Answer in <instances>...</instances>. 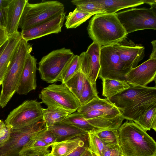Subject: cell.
<instances>
[{
    "label": "cell",
    "instance_id": "d4e9b609",
    "mask_svg": "<svg viewBox=\"0 0 156 156\" xmlns=\"http://www.w3.org/2000/svg\"><path fill=\"white\" fill-rule=\"evenodd\" d=\"M92 14L82 11L76 7L66 17L65 25L67 29L75 28L85 22L91 16Z\"/></svg>",
    "mask_w": 156,
    "mask_h": 156
},
{
    "label": "cell",
    "instance_id": "7c38bea8",
    "mask_svg": "<svg viewBox=\"0 0 156 156\" xmlns=\"http://www.w3.org/2000/svg\"><path fill=\"white\" fill-rule=\"evenodd\" d=\"M63 12L37 25L22 30L21 37L27 42L52 34H57L61 29L65 18Z\"/></svg>",
    "mask_w": 156,
    "mask_h": 156
},
{
    "label": "cell",
    "instance_id": "ba28073f",
    "mask_svg": "<svg viewBox=\"0 0 156 156\" xmlns=\"http://www.w3.org/2000/svg\"><path fill=\"white\" fill-rule=\"evenodd\" d=\"M39 98L48 107L62 109L69 114L75 112L80 105L79 100L65 83H54L44 88Z\"/></svg>",
    "mask_w": 156,
    "mask_h": 156
},
{
    "label": "cell",
    "instance_id": "7a4b0ae2",
    "mask_svg": "<svg viewBox=\"0 0 156 156\" xmlns=\"http://www.w3.org/2000/svg\"><path fill=\"white\" fill-rule=\"evenodd\" d=\"M118 132L124 156H156L155 141L136 123L127 120Z\"/></svg>",
    "mask_w": 156,
    "mask_h": 156
},
{
    "label": "cell",
    "instance_id": "f35d334b",
    "mask_svg": "<svg viewBox=\"0 0 156 156\" xmlns=\"http://www.w3.org/2000/svg\"><path fill=\"white\" fill-rule=\"evenodd\" d=\"M7 11L8 8L0 10V27H6Z\"/></svg>",
    "mask_w": 156,
    "mask_h": 156
},
{
    "label": "cell",
    "instance_id": "603a6c76",
    "mask_svg": "<svg viewBox=\"0 0 156 156\" xmlns=\"http://www.w3.org/2000/svg\"><path fill=\"white\" fill-rule=\"evenodd\" d=\"M102 80V95L108 99L110 98L130 87L125 81L110 79H104Z\"/></svg>",
    "mask_w": 156,
    "mask_h": 156
},
{
    "label": "cell",
    "instance_id": "9c48e42d",
    "mask_svg": "<svg viewBox=\"0 0 156 156\" xmlns=\"http://www.w3.org/2000/svg\"><path fill=\"white\" fill-rule=\"evenodd\" d=\"M115 14L127 34L136 31L156 29V13L154 9L133 8Z\"/></svg>",
    "mask_w": 156,
    "mask_h": 156
},
{
    "label": "cell",
    "instance_id": "8992f818",
    "mask_svg": "<svg viewBox=\"0 0 156 156\" xmlns=\"http://www.w3.org/2000/svg\"><path fill=\"white\" fill-rule=\"evenodd\" d=\"M46 127L43 119L23 128L10 129L9 139L0 145V156H21L29 142Z\"/></svg>",
    "mask_w": 156,
    "mask_h": 156
},
{
    "label": "cell",
    "instance_id": "b9f144b4",
    "mask_svg": "<svg viewBox=\"0 0 156 156\" xmlns=\"http://www.w3.org/2000/svg\"><path fill=\"white\" fill-rule=\"evenodd\" d=\"M44 154L30 149H27L22 153L21 156H44Z\"/></svg>",
    "mask_w": 156,
    "mask_h": 156
},
{
    "label": "cell",
    "instance_id": "4dcf8cb0",
    "mask_svg": "<svg viewBox=\"0 0 156 156\" xmlns=\"http://www.w3.org/2000/svg\"><path fill=\"white\" fill-rule=\"evenodd\" d=\"M96 83L92 84L86 77L82 90L79 101L80 105H84L98 97Z\"/></svg>",
    "mask_w": 156,
    "mask_h": 156
},
{
    "label": "cell",
    "instance_id": "2e32d148",
    "mask_svg": "<svg viewBox=\"0 0 156 156\" xmlns=\"http://www.w3.org/2000/svg\"><path fill=\"white\" fill-rule=\"evenodd\" d=\"M28 0H12L8 7L6 29L9 37L18 31L20 19Z\"/></svg>",
    "mask_w": 156,
    "mask_h": 156
},
{
    "label": "cell",
    "instance_id": "f6af8a7d",
    "mask_svg": "<svg viewBox=\"0 0 156 156\" xmlns=\"http://www.w3.org/2000/svg\"><path fill=\"white\" fill-rule=\"evenodd\" d=\"M144 3H147L151 5L152 8L155 9L156 5V0H143Z\"/></svg>",
    "mask_w": 156,
    "mask_h": 156
},
{
    "label": "cell",
    "instance_id": "6da1fadb",
    "mask_svg": "<svg viewBox=\"0 0 156 156\" xmlns=\"http://www.w3.org/2000/svg\"><path fill=\"white\" fill-rule=\"evenodd\" d=\"M108 99L121 112L124 119L136 123L156 105V87L130 86Z\"/></svg>",
    "mask_w": 156,
    "mask_h": 156
},
{
    "label": "cell",
    "instance_id": "3957f363",
    "mask_svg": "<svg viewBox=\"0 0 156 156\" xmlns=\"http://www.w3.org/2000/svg\"><path fill=\"white\" fill-rule=\"evenodd\" d=\"M87 30L89 37L101 46L115 44L127 35L115 13L95 14L89 21Z\"/></svg>",
    "mask_w": 156,
    "mask_h": 156
},
{
    "label": "cell",
    "instance_id": "ab89813d",
    "mask_svg": "<svg viewBox=\"0 0 156 156\" xmlns=\"http://www.w3.org/2000/svg\"><path fill=\"white\" fill-rule=\"evenodd\" d=\"M87 148H88V144H86L83 146L79 147L67 156H80Z\"/></svg>",
    "mask_w": 156,
    "mask_h": 156
},
{
    "label": "cell",
    "instance_id": "f546056e",
    "mask_svg": "<svg viewBox=\"0 0 156 156\" xmlns=\"http://www.w3.org/2000/svg\"><path fill=\"white\" fill-rule=\"evenodd\" d=\"M80 62L79 55H74L62 70L60 78L62 83H65L80 69Z\"/></svg>",
    "mask_w": 156,
    "mask_h": 156
},
{
    "label": "cell",
    "instance_id": "c3c4849f",
    "mask_svg": "<svg viewBox=\"0 0 156 156\" xmlns=\"http://www.w3.org/2000/svg\"><path fill=\"white\" fill-rule=\"evenodd\" d=\"M5 123L2 120H0V133L6 126Z\"/></svg>",
    "mask_w": 156,
    "mask_h": 156
},
{
    "label": "cell",
    "instance_id": "52a82bcc",
    "mask_svg": "<svg viewBox=\"0 0 156 156\" xmlns=\"http://www.w3.org/2000/svg\"><path fill=\"white\" fill-rule=\"evenodd\" d=\"M74 55L70 49L63 48L43 56L37 69L41 79L51 83L59 81L62 70Z\"/></svg>",
    "mask_w": 156,
    "mask_h": 156
},
{
    "label": "cell",
    "instance_id": "7bdbcfd3",
    "mask_svg": "<svg viewBox=\"0 0 156 156\" xmlns=\"http://www.w3.org/2000/svg\"><path fill=\"white\" fill-rule=\"evenodd\" d=\"M12 0H0V10L7 8Z\"/></svg>",
    "mask_w": 156,
    "mask_h": 156
},
{
    "label": "cell",
    "instance_id": "4316f807",
    "mask_svg": "<svg viewBox=\"0 0 156 156\" xmlns=\"http://www.w3.org/2000/svg\"><path fill=\"white\" fill-rule=\"evenodd\" d=\"M86 77L85 74L80 69L65 83L66 86L79 101Z\"/></svg>",
    "mask_w": 156,
    "mask_h": 156
},
{
    "label": "cell",
    "instance_id": "f1b7e54d",
    "mask_svg": "<svg viewBox=\"0 0 156 156\" xmlns=\"http://www.w3.org/2000/svg\"><path fill=\"white\" fill-rule=\"evenodd\" d=\"M71 2L82 11L93 15L105 13L98 0H73Z\"/></svg>",
    "mask_w": 156,
    "mask_h": 156
},
{
    "label": "cell",
    "instance_id": "cb8c5ba5",
    "mask_svg": "<svg viewBox=\"0 0 156 156\" xmlns=\"http://www.w3.org/2000/svg\"><path fill=\"white\" fill-rule=\"evenodd\" d=\"M42 111L43 119L47 127L61 122L69 114L65 111L56 108L48 107L42 108Z\"/></svg>",
    "mask_w": 156,
    "mask_h": 156
},
{
    "label": "cell",
    "instance_id": "7402d4cb",
    "mask_svg": "<svg viewBox=\"0 0 156 156\" xmlns=\"http://www.w3.org/2000/svg\"><path fill=\"white\" fill-rule=\"evenodd\" d=\"M119 110L108 99H102L98 97L86 104L80 106L77 110L82 114L93 110Z\"/></svg>",
    "mask_w": 156,
    "mask_h": 156
},
{
    "label": "cell",
    "instance_id": "4fadbf2b",
    "mask_svg": "<svg viewBox=\"0 0 156 156\" xmlns=\"http://www.w3.org/2000/svg\"><path fill=\"white\" fill-rule=\"evenodd\" d=\"M126 37L115 44L124 68L130 70L136 66L144 56L145 48Z\"/></svg>",
    "mask_w": 156,
    "mask_h": 156
},
{
    "label": "cell",
    "instance_id": "836d02e7",
    "mask_svg": "<svg viewBox=\"0 0 156 156\" xmlns=\"http://www.w3.org/2000/svg\"><path fill=\"white\" fill-rule=\"evenodd\" d=\"M50 147L42 141L34 139L28 144L26 150L30 149L45 155L50 153L48 150Z\"/></svg>",
    "mask_w": 156,
    "mask_h": 156
},
{
    "label": "cell",
    "instance_id": "ee69618b",
    "mask_svg": "<svg viewBox=\"0 0 156 156\" xmlns=\"http://www.w3.org/2000/svg\"><path fill=\"white\" fill-rule=\"evenodd\" d=\"M152 46V50L149 58H156V40L151 42Z\"/></svg>",
    "mask_w": 156,
    "mask_h": 156
},
{
    "label": "cell",
    "instance_id": "8fae6325",
    "mask_svg": "<svg viewBox=\"0 0 156 156\" xmlns=\"http://www.w3.org/2000/svg\"><path fill=\"white\" fill-rule=\"evenodd\" d=\"M100 65L98 77L102 80L110 79L126 82L125 76L130 70L124 68L115 44L101 46Z\"/></svg>",
    "mask_w": 156,
    "mask_h": 156
},
{
    "label": "cell",
    "instance_id": "f907efd6",
    "mask_svg": "<svg viewBox=\"0 0 156 156\" xmlns=\"http://www.w3.org/2000/svg\"><path fill=\"white\" fill-rule=\"evenodd\" d=\"M2 82H0V86L1 85H2Z\"/></svg>",
    "mask_w": 156,
    "mask_h": 156
},
{
    "label": "cell",
    "instance_id": "7dc6e473",
    "mask_svg": "<svg viewBox=\"0 0 156 156\" xmlns=\"http://www.w3.org/2000/svg\"><path fill=\"white\" fill-rule=\"evenodd\" d=\"M94 153H92L87 148L80 156H93Z\"/></svg>",
    "mask_w": 156,
    "mask_h": 156
},
{
    "label": "cell",
    "instance_id": "277c9868",
    "mask_svg": "<svg viewBox=\"0 0 156 156\" xmlns=\"http://www.w3.org/2000/svg\"><path fill=\"white\" fill-rule=\"evenodd\" d=\"M32 51V45L21 38L2 84L0 95L2 108L6 106L16 93L26 59Z\"/></svg>",
    "mask_w": 156,
    "mask_h": 156
},
{
    "label": "cell",
    "instance_id": "e0dca14e",
    "mask_svg": "<svg viewBox=\"0 0 156 156\" xmlns=\"http://www.w3.org/2000/svg\"><path fill=\"white\" fill-rule=\"evenodd\" d=\"M86 144L88 145V135L55 142L50 146V153L53 156H67L78 147Z\"/></svg>",
    "mask_w": 156,
    "mask_h": 156
},
{
    "label": "cell",
    "instance_id": "681fc988",
    "mask_svg": "<svg viewBox=\"0 0 156 156\" xmlns=\"http://www.w3.org/2000/svg\"><path fill=\"white\" fill-rule=\"evenodd\" d=\"M44 156H53L50 153V152L47 154L45 155Z\"/></svg>",
    "mask_w": 156,
    "mask_h": 156
},
{
    "label": "cell",
    "instance_id": "74e56055",
    "mask_svg": "<svg viewBox=\"0 0 156 156\" xmlns=\"http://www.w3.org/2000/svg\"><path fill=\"white\" fill-rule=\"evenodd\" d=\"M10 136V129L6 126L0 133V145L8 141Z\"/></svg>",
    "mask_w": 156,
    "mask_h": 156
},
{
    "label": "cell",
    "instance_id": "816d5d0a",
    "mask_svg": "<svg viewBox=\"0 0 156 156\" xmlns=\"http://www.w3.org/2000/svg\"><path fill=\"white\" fill-rule=\"evenodd\" d=\"M93 156H97L95 154H94L93 155Z\"/></svg>",
    "mask_w": 156,
    "mask_h": 156
},
{
    "label": "cell",
    "instance_id": "83f0119b",
    "mask_svg": "<svg viewBox=\"0 0 156 156\" xmlns=\"http://www.w3.org/2000/svg\"><path fill=\"white\" fill-rule=\"evenodd\" d=\"M145 131L151 129L156 131V105L140 116L136 122Z\"/></svg>",
    "mask_w": 156,
    "mask_h": 156
},
{
    "label": "cell",
    "instance_id": "d590c367",
    "mask_svg": "<svg viewBox=\"0 0 156 156\" xmlns=\"http://www.w3.org/2000/svg\"><path fill=\"white\" fill-rule=\"evenodd\" d=\"M79 56L80 62V69L87 77L90 71V55L86 51L82 53Z\"/></svg>",
    "mask_w": 156,
    "mask_h": 156
},
{
    "label": "cell",
    "instance_id": "5bb4252c",
    "mask_svg": "<svg viewBox=\"0 0 156 156\" xmlns=\"http://www.w3.org/2000/svg\"><path fill=\"white\" fill-rule=\"evenodd\" d=\"M156 58H149L138 66L132 69L125 77L130 86L145 87L156 81Z\"/></svg>",
    "mask_w": 156,
    "mask_h": 156
},
{
    "label": "cell",
    "instance_id": "d6986e66",
    "mask_svg": "<svg viewBox=\"0 0 156 156\" xmlns=\"http://www.w3.org/2000/svg\"><path fill=\"white\" fill-rule=\"evenodd\" d=\"M55 136L57 142L77 137L87 136L88 133L70 124L60 122L47 127Z\"/></svg>",
    "mask_w": 156,
    "mask_h": 156
},
{
    "label": "cell",
    "instance_id": "1f68e13d",
    "mask_svg": "<svg viewBox=\"0 0 156 156\" xmlns=\"http://www.w3.org/2000/svg\"><path fill=\"white\" fill-rule=\"evenodd\" d=\"M94 133L107 146H112L119 144L117 129H104Z\"/></svg>",
    "mask_w": 156,
    "mask_h": 156
},
{
    "label": "cell",
    "instance_id": "ac0fdd59",
    "mask_svg": "<svg viewBox=\"0 0 156 156\" xmlns=\"http://www.w3.org/2000/svg\"><path fill=\"white\" fill-rule=\"evenodd\" d=\"M21 38L18 31L9 37V42L0 57V82H3L16 48Z\"/></svg>",
    "mask_w": 156,
    "mask_h": 156
},
{
    "label": "cell",
    "instance_id": "30bf717a",
    "mask_svg": "<svg viewBox=\"0 0 156 156\" xmlns=\"http://www.w3.org/2000/svg\"><path fill=\"white\" fill-rule=\"evenodd\" d=\"M41 103L36 100L25 101L10 112L5 125L10 129H20L43 119Z\"/></svg>",
    "mask_w": 156,
    "mask_h": 156
},
{
    "label": "cell",
    "instance_id": "e575fe53",
    "mask_svg": "<svg viewBox=\"0 0 156 156\" xmlns=\"http://www.w3.org/2000/svg\"><path fill=\"white\" fill-rule=\"evenodd\" d=\"M35 139L42 141L50 146L54 143L57 142L55 135L46 127L40 132Z\"/></svg>",
    "mask_w": 156,
    "mask_h": 156
},
{
    "label": "cell",
    "instance_id": "5b68a950",
    "mask_svg": "<svg viewBox=\"0 0 156 156\" xmlns=\"http://www.w3.org/2000/svg\"><path fill=\"white\" fill-rule=\"evenodd\" d=\"M63 4L58 1H42L36 4L26 3L19 27L22 30L37 25L64 12Z\"/></svg>",
    "mask_w": 156,
    "mask_h": 156
},
{
    "label": "cell",
    "instance_id": "8d00e7d4",
    "mask_svg": "<svg viewBox=\"0 0 156 156\" xmlns=\"http://www.w3.org/2000/svg\"><path fill=\"white\" fill-rule=\"evenodd\" d=\"M102 156H124L122 151L119 144L105 147Z\"/></svg>",
    "mask_w": 156,
    "mask_h": 156
},
{
    "label": "cell",
    "instance_id": "ffe728a7",
    "mask_svg": "<svg viewBox=\"0 0 156 156\" xmlns=\"http://www.w3.org/2000/svg\"><path fill=\"white\" fill-rule=\"evenodd\" d=\"M101 47L98 44L93 42L86 51L90 56V71L87 77L93 84L96 83L100 72Z\"/></svg>",
    "mask_w": 156,
    "mask_h": 156
},
{
    "label": "cell",
    "instance_id": "bcb514c9",
    "mask_svg": "<svg viewBox=\"0 0 156 156\" xmlns=\"http://www.w3.org/2000/svg\"><path fill=\"white\" fill-rule=\"evenodd\" d=\"M9 42V38L4 43L0 45V57L7 45Z\"/></svg>",
    "mask_w": 156,
    "mask_h": 156
},
{
    "label": "cell",
    "instance_id": "60d3db41",
    "mask_svg": "<svg viewBox=\"0 0 156 156\" xmlns=\"http://www.w3.org/2000/svg\"><path fill=\"white\" fill-rule=\"evenodd\" d=\"M9 38L6 28L0 27V45Z\"/></svg>",
    "mask_w": 156,
    "mask_h": 156
},
{
    "label": "cell",
    "instance_id": "484cf974",
    "mask_svg": "<svg viewBox=\"0 0 156 156\" xmlns=\"http://www.w3.org/2000/svg\"><path fill=\"white\" fill-rule=\"evenodd\" d=\"M61 122L70 124L88 133L98 132L97 130L92 126L86 119L77 112L68 115Z\"/></svg>",
    "mask_w": 156,
    "mask_h": 156
},
{
    "label": "cell",
    "instance_id": "44dd1931",
    "mask_svg": "<svg viewBox=\"0 0 156 156\" xmlns=\"http://www.w3.org/2000/svg\"><path fill=\"white\" fill-rule=\"evenodd\" d=\"M106 13H115L125 8L133 7L144 4L143 0H98Z\"/></svg>",
    "mask_w": 156,
    "mask_h": 156
},
{
    "label": "cell",
    "instance_id": "d6a6232c",
    "mask_svg": "<svg viewBox=\"0 0 156 156\" xmlns=\"http://www.w3.org/2000/svg\"><path fill=\"white\" fill-rule=\"evenodd\" d=\"M88 149L97 156H102L106 146L94 133H88Z\"/></svg>",
    "mask_w": 156,
    "mask_h": 156
},
{
    "label": "cell",
    "instance_id": "9a60e30c",
    "mask_svg": "<svg viewBox=\"0 0 156 156\" xmlns=\"http://www.w3.org/2000/svg\"><path fill=\"white\" fill-rule=\"evenodd\" d=\"M37 69V59L30 54L26 59L16 93L20 95H27L36 89Z\"/></svg>",
    "mask_w": 156,
    "mask_h": 156
}]
</instances>
